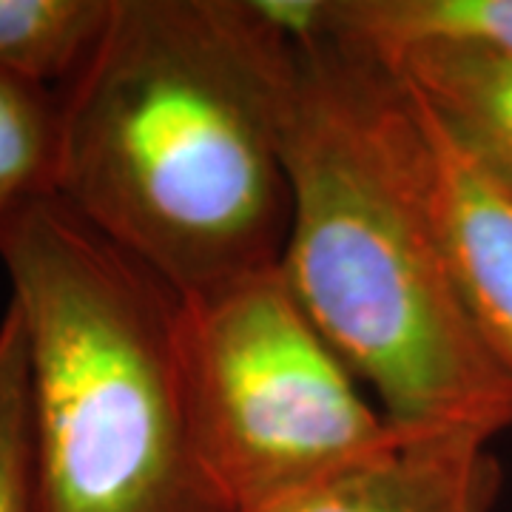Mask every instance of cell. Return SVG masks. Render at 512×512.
<instances>
[{
  "instance_id": "7a4b0ae2",
  "label": "cell",
  "mask_w": 512,
  "mask_h": 512,
  "mask_svg": "<svg viewBox=\"0 0 512 512\" xmlns=\"http://www.w3.org/2000/svg\"><path fill=\"white\" fill-rule=\"evenodd\" d=\"M285 163L279 271L390 424L484 441L510 430L512 384L464 308L433 131L399 74L333 32L296 46Z\"/></svg>"
},
{
  "instance_id": "8992f818",
  "label": "cell",
  "mask_w": 512,
  "mask_h": 512,
  "mask_svg": "<svg viewBox=\"0 0 512 512\" xmlns=\"http://www.w3.org/2000/svg\"><path fill=\"white\" fill-rule=\"evenodd\" d=\"M427 123L436 143L441 225L458 291L481 345L512 384V188L467 157L430 114Z\"/></svg>"
},
{
  "instance_id": "277c9868",
  "label": "cell",
  "mask_w": 512,
  "mask_h": 512,
  "mask_svg": "<svg viewBox=\"0 0 512 512\" xmlns=\"http://www.w3.org/2000/svg\"><path fill=\"white\" fill-rule=\"evenodd\" d=\"M177 345L202 464L256 512L399 444L276 268L180 296Z\"/></svg>"
},
{
  "instance_id": "30bf717a",
  "label": "cell",
  "mask_w": 512,
  "mask_h": 512,
  "mask_svg": "<svg viewBox=\"0 0 512 512\" xmlns=\"http://www.w3.org/2000/svg\"><path fill=\"white\" fill-rule=\"evenodd\" d=\"M57 131V94L0 74V228L55 191Z\"/></svg>"
},
{
  "instance_id": "3957f363",
  "label": "cell",
  "mask_w": 512,
  "mask_h": 512,
  "mask_svg": "<svg viewBox=\"0 0 512 512\" xmlns=\"http://www.w3.org/2000/svg\"><path fill=\"white\" fill-rule=\"evenodd\" d=\"M23 322L40 512H237L202 464L180 296L52 194L0 228Z\"/></svg>"
},
{
  "instance_id": "5b68a950",
  "label": "cell",
  "mask_w": 512,
  "mask_h": 512,
  "mask_svg": "<svg viewBox=\"0 0 512 512\" xmlns=\"http://www.w3.org/2000/svg\"><path fill=\"white\" fill-rule=\"evenodd\" d=\"M501 484L490 441L410 433L379 456L256 512H495Z\"/></svg>"
},
{
  "instance_id": "9c48e42d",
  "label": "cell",
  "mask_w": 512,
  "mask_h": 512,
  "mask_svg": "<svg viewBox=\"0 0 512 512\" xmlns=\"http://www.w3.org/2000/svg\"><path fill=\"white\" fill-rule=\"evenodd\" d=\"M114 0H0V74L49 89L69 83L111 18Z\"/></svg>"
},
{
  "instance_id": "52a82bcc",
  "label": "cell",
  "mask_w": 512,
  "mask_h": 512,
  "mask_svg": "<svg viewBox=\"0 0 512 512\" xmlns=\"http://www.w3.org/2000/svg\"><path fill=\"white\" fill-rule=\"evenodd\" d=\"M379 57L467 157L512 188V52L419 40Z\"/></svg>"
},
{
  "instance_id": "6da1fadb",
  "label": "cell",
  "mask_w": 512,
  "mask_h": 512,
  "mask_svg": "<svg viewBox=\"0 0 512 512\" xmlns=\"http://www.w3.org/2000/svg\"><path fill=\"white\" fill-rule=\"evenodd\" d=\"M293 89L256 0H114L57 94L55 194L177 296L276 268Z\"/></svg>"
},
{
  "instance_id": "8fae6325",
  "label": "cell",
  "mask_w": 512,
  "mask_h": 512,
  "mask_svg": "<svg viewBox=\"0 0 512 512\" xmlns=\"http://www.w3.org/2000/svg\"><path fill=\"white\" fill-rule=\"evenodd\" d=\"M0 512H40L29 353L12 302L0 316Z\"/></svg>"
},
{
  "instance_id": "ba28073f",
  "label": "cell",
  "mask_w": 512,
  "mask_h": 512,
  "mask_svg": "<svg viewBox=\"0 0 512 512\" xmlns=\"http://www.w3.org/2000/svg\"><path fill=\"white\" fill-rule=\"evenodd\" d=\"M333 32L379 55L419 40L512 52V0H333Z\"/></svg>"
}]
</instances>
